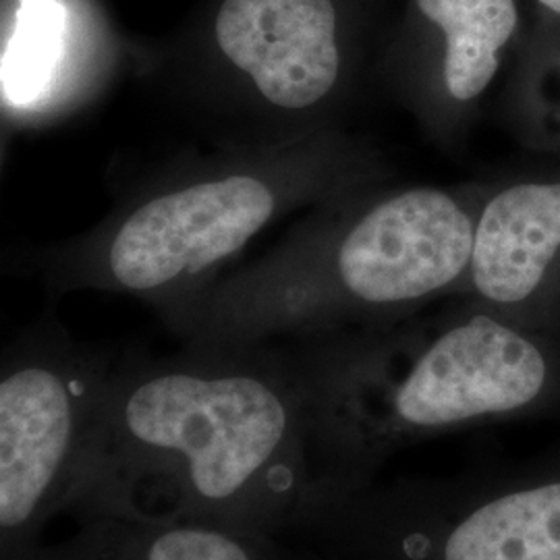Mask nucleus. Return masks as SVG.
Wrapping results in <instances>:
<instances>
[{
  "mask_svg": "<svg viewBox=\"0 0 560 560\" xmlns=\"http://www.w3.org/2000/svg\"><path fill=\"white\" fill-rule=\"evenodd\" d=\"M314 483L307 400L295 365L249 345L110 376L75 515L183 520L291 532Z\"/></svg>",
  "mask_w": 560,
  "mask_h": 560,
  "instance_id": "obj_1",
  "label": "nucleus"
},
{
  "mask_svg": "<svg viewBox=\"0 0 560 560\" xmlns=\"http://www.w3.org/2000/svg\"><path fill=\"white\" fill-rule=\"evenodd\" d=\"M399 358L370 342L322 340L295 363L316 483L368 486L418 442L538 411L557 393L540 340L492 314L453 322Z\"/></svg>",
  "mask_w": 560,
  "mask_h": 560,
  "instance_id": "obj_2",
  "label": "nucleus"
},
{
  "mask_svg": "<svg viewBox=\"0 0 560 560\" xmlns=\"http://www.w3.org/2000/svg\"><path fill=\"white\" fill-rule=\"evenodd\" d=\"M291 532L320 560H560V448L457 478L314 481Z\"/></svg>",
  "mask_w": 560,
  "mask_h": 560,
  "instance_id": "obj_3",
  "label": "nucleus"
},
{
  "mask_svg": "<svg viewBox=\"0 0 560 560\" xmlns=\"http://www.w3.org/2000/svg\"><path fill=\"white\" fill-rule=\"evenodd\" d=\"M110 376L65 340L11 351L0 381V560H23L48 521L73 513Z\"/></svg>",
  "mask_w": 560,
  "mask_h": 560,
  "instance_id": "obj_4",
  "label": "nucleus"
},
{
  "mask_svg": "<svg viewBox=\"0 0 560 560\" xmlns=\"http://www.w3.org/2000/svg\"><path fill=\"white\" fill-rule=\"evenodd\" d=\"M474 224L436 189H413L372 208L342 240L335 277L277 332L326 330L347 312L405 307L453 284L471 264Z\"/></svg>",
  "mask_w": 560,
  "mask_h": 560,
  "instance_id": "obj_5",
  "label": "nucleus"
},
{
  "mask_svg": "<svg viewBox=\"0 0 560 560\" xmlns=\"http://www.w3.org/2000/svg\"><path fill=\"white\" fill-rule=\"evenodd\" d=\"M277 206V189L247 173L161 194L117 229L106 277L129 293L168 295L237 254L270 222Z\"/></svg>",
  "mask_w": 560,
  "mask_h": 560,
  "instance_id": "obj_6",
  "label": "nucleus"
},
{
  "mask_svg": "<svg viewBox=\"0 0 560 560\" xmlns=\"http://www.w3.org/2000/svg\"><path fill=\"white\" fill-rule=\"evenodd\" d=\"M217 42L261 98L282 110L320 104L339 80L332 0H224Z\"/></svg>",
  "mask_w": 560,
  "mask_h": 560,
  "instance_id": "obj_7",
  "label": "nucleus"
},
{
  "mask_svg": "<svg viewBox=\"0 0 560 560\" xmlns=\"http://www.w3.org/2000/svg\"><path fill=\"white\" fill-rule=\"evenodd\" d=\"M559 247L560 183H527L502 191L476 229V291L502 307L532 300Z\"/></svg>",
  "mask_w": 560,
  "mask_h": 560,
  "instance_id": "obj_8",
  "label": "nucleus"
},
{
  "mask_svg": "<svg viewBox=\"0 0 560 560\" xmlns=\"http://www.w3.org/2000/svg\"><path fill=\"white\" fill-rule=\"evenodd\" d=\"M23 560H320L277 536L183 520L83 521L59 544H40Z\"/></svg>",
  "mask_w": 560,
  "mask_h": 560,
  "instance_id": "obj_9",
  "label": "nucleus"
},
{
  "mask_svg": "<svg viewBox=\"0 0 560 560\" xmlns=\"http://www.w3.org/2000/svg\"><path fill=\"white\" fill-rule=\"evenodd\" d=\"M446 38L444 81L453 98L474 101L499 69V50L517 27L515 0H418Z\"/></svg>",
  "mask_w": 560,
  "mask_h": 560,
  "instance_id": "obj_10",
  "label": "nucleus"
},
{
  "mask_svg": "<svg viewBox=\"0 0 560 560\" xmlns=\"http://www.w3.org/2000/svg\"><path fill=\"white\" fill-rule=\"evenodd\" d=\"M544 7H548L550 11H555V13H559L560 15V0H540Z\"/></svg>",
  "mask_w": 560,
  "mask_h": 560,
  "instance_id": "obj_11",
  "label": "nucleus"
}]
</instances>
